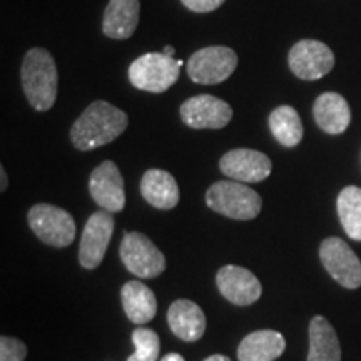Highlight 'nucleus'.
I'll use <instances>...</instances> for the list:
<instances>
[{"instance_id": "30", "label": "nucleus", "mask_w": 361, "mask_h": 361, "mask_svg": "<svg viewBox=\"0 0 361 361\" xmlns=\"http://www.w3.org/2000/svg\"><path fill=\"white\" fill-rule=\"evenodd\" d=\"M162 54H164V56H168V57H174L176 51H174L173 45H166V47L162 49Z\"/></svg>"}, {"instance_id": "27", "label": "nucleus", "mask_w": 361, "mask_h": 361, "mask_svg": "<svg viewBox=\"0 0 361 361\" xmlns=\"http://www.w3.org/2000/svg\"><path fill=\"white\" fill-rule=\"evenodd\" d=\"M7 184H8V178H7V173H6V168H0V191H6L7 189Z\"/></svg>"}, {"instance_id": "9", "label": "nucleus", "mask_w": 361, "mask_h": 361, "mask_svg": "<svg viewBox=\"0 0 361 361\" xmlns=\"http://www.w3.org/2000/svg\"><path fill=\"white\" fill-rule=\"evenodd\" d=\"M319 259L324 269L343 288L361 286V261L355 251L340 238H326L319 246Z\"/></svg>"}, {"instance_id": "25", "label": "nucleus", "mask_w": 361, "mask_h": 361, "mask_svg": "<svg viewBox=\"0 0 361 361\" xmlns=\"http://www.w3.org/2000/svg\"><path fill=\"white\" fill-rule=\"evenodd\" d=\"M27 346L24 341L4 335L0 338V361H24Z\"/></svg>"}, {"instance_id": "10", "label": "nucleus", "mask_w": 361, "mask_h": 361, "mask_svg": "<svg viewBox=\"0 0 361 361\" xmlns=\"http://www.w3.org/2000/svg\"><path fill=\"white\" fill-rule=\"evenodd\" d=\"M179 116L191 129H223L233 119V109L223 99L201 94L180 104Z\"/></svg>"}, {"instance_id": "26", "label": "nucleus", "mask_w": 361, "mask_h": 361, "mask_svg": "<svg viewBox=\"0 0 361 361\" xmlns=\"http://www.w3.org/2000/svg\"><path fill=\"white\" fill-rule=\"evenodd\" d=\"M224 2L226 0H180V4H183L188 11L196 13L214 12L216 8H219Z\"/></svg>"}, {"instance_id": "18", "label": "nucleus", "mask_w": 361, "mask_h": 361, "mask_svg": "<svg viewBox=\"0 0 361 361\" xmlns=\"http://www.w3.org/2000/svg\"><path fill=\"white\" fill-rule=\"evenodd\" d=\"M286 350V340L274 329H259L243 338L238 346L239 361H274Z\"/></svg>"}, {"instance_id": "16", "label": "nucleus", "mask_w": 361, "mask_h": 361, "mask_svg": "<svg viewBox=\"0 0 361 361\" xmlns=\"http://www.w3.org/2000/svg\"><path fill=\"white\" fill-rule=\"evenodd\" d=\"M171 331L183 341L201 340L206 331V316L200 306L189 300H176L168 310Z\"/></svg>"}, {"instance_id": "13", "label": "nucleus", "mask_w": 361, "mask_h": 361, "mask_svg": "<svg viewBox=\"0 0 361 361\" xmlns=\"http://www.w3.org/2000/svg\"><path fill=\"white\" fill-rule=\"evenodd\" d=\"M89 192L96 204L109 213H119L126 206L124 179L112 161H104L90 173Z\"/></svg>"}, {"instance_id": "21", "label": "nucleus", "mask_w": 361, "mask_h": 361, "mask_svg": "<svg viewBox=\"0 0 361 361\" xmlns=\"http://www.w3.org/2000/svg\"><path fill=\"white\" fill-rule=\"evenodd\" d=\"M308 361H341V345L331 323L323 316L310 322Z\"/></svg>"}, {"instance_id": "23", "label": "nucleus", "mask_w": 361, "mask_h": 361, "mask_svg": "<svg viewBox=\"0 0 361 361\" xmlns=\"http://www.w3.org/2000/svg\"><path fill=\"white\" fill-rule=\"evenodd\" d=\"M336 207L345 233L361 241V188L346 186L338 196Z\"/></svg>"}, {"instance_id": "8", "label": "nucleus", "mask_w": 361, "mask_h": 361, "mask_svg": "<svg viewBox=\"0 0 361 361\" xmlns=\"http://www.w3.org/2000/svg\"><path fill=\"white\" fill-rule=\"evenodd\" d=\"M288 66L298 79L318 80L335 67V54L319 40L305 39L296 42L288 54Z\"/></svg>"}, {"instance_id": "17", "label": "nucleus", "mask_w": 361, "mask_h": 361, "mask_svg": "<svg viewBox=\"0 0 361 361\" xmlns=\"http://www.w3.org/2000/svg\"><path fill=\"white\" fill-rule=\"evenodd\" d=\"M313 116L323 133L343 134L351 123V109L346 99L336 92H324L314 101Z\"/></svg>"}, {"instance_id": "24", "label": "nucleus", "mask_w": 361, "mask_h": 361, "mask_svg": "<svg viewBox=\"0 0 361 361\" xmlns=\"http://www.w3.org/2000/svg\"><path fill=\"white\" fill-rule=\"evenodd\" d=\"M133 343L135 346V351L134 355L129 356L128 361H157V358H159L161 341L154 329H134Z\"/></svg>"}, {"instance_id": "29", "label": "nucleus", "mask_w": 361, "mask_h": 361, "mask_svg": "<svg viewBox=\"0 0 361 361\" xmlns=\"http://www.w3.org/2000/svg\"><path fill=\"white\" fill-rule=\"evenodd\" d=\"M202 361H231V358H228L226 355H213V356H209V358H206Z\"/></svg>"}, {"instance_id": "14", "label": "nucleus", "mask_w": 361, "mask_h": 361, "mask_svg": "<svg viewBox=\"0 0 361 361\" xmlns=\"http://www.w3.org/2000/svg\"><path fill=\"white\" fill-rule=\"evenodd\" d=\"M216 284L221 295L236 306H250L263 295V286L256 274L241 266H223L216 274Z\"/></svg>"}, {"instance_id": "3", "label": "nucleus", "mask_w": 361, "mask_h": 361, "mask_svg": "<svg viewBox=\"0 0 361 361\" xmlns=\"http://www.w3.org/2000/svg\"><path fill=\"white\" fill-rule=\"evenodd\" d=\"M207 207L236 221L255 219L261 213L263 200L255 189L238 180H218L206 192Z\"/></svg>"}, {"instance_id": "19", "label": "nucleus", "mask_w": 361, "mask_h": 361, "mask_svg": "<svg viewBox=\"0 0 361 361\" xmlns=\"http://www.w3.org/2000/svg\"><path fill=\"white\" fill-rule=\"evenodd\" d=\"M142 197L156 209L168 211L178 206L179 188L174 176L162 169H147L141 179Z\"/></svg>"}, {"instance_id": "7", "label": "nucleus", "mask_w": 361, "mask_h": 361, "mask_svg": "<svg viewBox=\"0 0 361 361\" xmlns=\"http://www.w3.org/2000/svg\"><path fill=\"white\" fill-rule=\"evenodd\" d=\"M27 219H29L30 229L44 245L66 247L74 241L75 221L66 209L39 202L30 207Z\"/></svg>"}, {"instance_id": "11", "label": "nucleus", "mask_w": 361, "mask_h": 361, "mask_svg": "<svg viewBox=\"0 0 361 361\" xmlns=\"http://www.w3.org/2000/svg\"><path fill=\"white\" fill-rule=\"evenodd\" d=\"M114 216L109 211L101 209L90 214L79 245V263L82 268L96 269L102 263L114 234Z\"/></svg>"}, {"instance_id": "12", "label": "nucleus", "mask_w": 361, "mask_h": 361, "mask_svg": "<svg viewBox=\"0 0 361 361\" xmlns=\"http://www.w3.org/2000/svg\"><path fill=\"white\" fill-rule=\"evenodd\" d=\"M219 169L229 179L238 183H261L271 174L273 164L264 152L239 147L228 151L219 159Z\"/></svg>"}, {"instance_id": "1", "label": "nucleus", "mask_w": 361, "mask_h": 361, "mask_svg": "<svg viewBox=\"0 0 361 361\" xmlns=\"http://www.w3.org/2000/svg\"><path fill=\"white\" fill-rule=\"evenodd\" d=\"M129 117L107 101L87 106L71 128V142L79 151H92L116 141L128 129Z\"/></svg>"}, {"instance_id": "28", "label": "nucleus", "mask_w": 361, "mask_h": 361, "mask_svg": "<svg viewBox=\"0 0 361 361\" xmlns=\"http://www.w3.org/2000/svg\"><path fill=\"white\" fill-rule=\"evenodd\" d=\"M161 361H186V360H184L179 353H169V355H166Z\"/></svg>"}, {"instance_id": "2", "label": "nucleus", "mask_w": 361, "mask_h": 361, "mask_svg": "<svg viewBox=\"0 0 361 361\" xmlns=\"http://www.w3.org/2000/svg\"><path fill=\"white\" fill-rule=\"evenodd\" d=\"M20 80L25 97L35 111L52 109L57 99L59 72L56 61L47 49L34 47L24 56Z\"/></svg>"}, {"instance_id": "6", "label": "nucleus", "mask_w": 361, "mask_h": 361, "mask_svg": "<svg viewBox=\"0 0 361 361\" xmlns=\"http://www.w3.org/2000/svg\"><path fill=\"white\" fill-rule=\"evenodd\" d=\"M119 256L128 271L141 279L157 278L166 269L164 255L142 233L126 231L119 246Z\"/></svg>"}, {"instance_id": "22", "label": "nucleus", "mask_w": 361, "mask_h": 361, "mask_svg": "<svg viewBox=\"0 0 361 361\" xmlns=\"http://www.w3.org/2000/svg\"><path fill=\"white\" fill-rule=\"evenodd\" d=\"M269 130L284 147H296L303 141V123L293 106H279L269 114Z\"/></svg>"}, {"instance_id": "20", "label": "nucleus", "mask_w": 361, "mask_h": 361, "mask_svg": "<svg viewBox=\"0 0 361 361\" xmlns=\"http://www.w3.org/2000/svg\"><path fill=\"white\" fill-rule=\"evenodd\" d=\"M124 313L135 324H146L154 319L157 300L151 288L141 281H128L121 290Z\"/></svg>"}, {"instance_id": "15", "label": "nucleus", "mask_w": 361, "mask_h": 361, "mask_svg": "<svg viewBox=\"0 0 361 361\" xmlns=\"http://www.w3.org/2000/svg\"><path fill=\"white\" fill-rule=\"evenodd\" d=\"M141 17L139 0H109L102 17V32L114 40L133 37Z\"/></svg>"}, {"instance_id": "5", "label": "nucleus", "mask_w": 361, "mask_h": 361, "mask_svg": "<svg viewBox=\"0 0 361 361\" xmlns=\"http://www.w3.org/2000/svg\"><path fill=\"white\" fill-rule=\"evenodd\" d=\"M238 67V54L226 45H209L189 57L186 71L192 82L214 85L228 80Z\"/></svg>"}, {"instance_id": "4", "label": "nucleus", "mask_w": 361, "mask_h": 361, "mask_svg": "<svg viewBox=\"0 0 361 361\" xmlns=\"http://www.w3.org/2000/svg\"><path fill=\"white\" fill-rule=\"evenodd\" d=\"M183 62L162 52H149L137 57L129 66L130 84L144 92L161 94L178 82Z\"/></svg>"}]
</instances>
